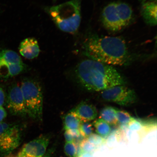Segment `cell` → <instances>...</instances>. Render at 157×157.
I'll return each instance as SVG.
<instances>
[{"label":"cell","mask_w":157,"mask_h":157,"mask_svg":"<svg viewBox=\"0 0 157 157\" xmlns=\"http://www.w3.org/2000/svg\"><path fill=\"white\" fill-rule=\"evenodd\" d=\"M82 50V53L90 59L111 66L128 65L136 58L124 39L120 37L90 33Z\"/></svg>","instance_id":"obj_1"},{"label":"cell","mask_w":157,"mask_h":157,"mask_svg":"<svg viewBox=\"0 0 157 157\" xmlns=\"http://www.w3.org/2000/svg\"><path fill=\"white\" fill-rule=\"evenodd\" d=\"M75 73L80 84L90 91L101 92L125 84L123 76L115 68L91 59L80 62L76 66Z\"/></svg>","instance_id":"obj_2"},{"label":"cell","mask_w":157,"mask_h":157,"mask_svg":"<svg viewBox=\"0 0 157 157\" xmlns=\"http://www.w3.org/2000/svg\"><path fill=\"white\" fill-rule=\"evenodd\" d=\"M82 0H71L48 9V12L56 26L63 32L74 34L81 22Z\"/></svg>","instance_id":"obj_3"},{"label":"cell","mask_w":157,"mask_h":157,"mask_svg":"<svg viewBox=\"0 0 157 157\" xmlns=\"http://www.w3.org/2000/svg\"><path fill=\"white\" fill-rule=\"evenodd\" d=\"M101 20L107 30L117 33L131 24L134 20V15L132 8L127 3L113 2L104 8Z\"/></svg>","instance_id":"obj_4"},{"label":"cell","mask_w":157,"mask_h":157,"mask_svg":"<svg viewBox=\"0 0 157 157\" xmlns=\"http://www.w3.org/2000/svg\"><path fill=\"white\" fill-rule=\"evenodd\" d=\"M27 115L32 118L40 120L42 117L43 97L40 84L35 80L26 79L21 86Z\"/></svg>","instance_id":"obj_5"},{"label":"cell","mask_w":157,"mask_h":157,"mask_svg":"<svg viewBox=\"0 0 157 157\" xmlns=\"http://www.w3.org/2000/svg\"><path fill=\"white\" fill-rule=\"evenodd\" d=\"M22 132L15 124L0 123V156L11 154L21 144Z\"/></svg>","instance_id":"obj_6"},{"label":"cell","mask_w":157,"mask_h":157,"mask_svg":"<svg viewBox=\"0 0 157 157\" xmlns=\"http://www.w3.org/2000/svg\"><path fill=\"white\" fill-rule=\"evenodd\" d=\"M101 96L104 101L124 106L131 105L137 101L134 91L124 85L115 86L101 91Z\"/></svg>","instance_id":"obj_7"},{"label":"cell","mask_w":157,"mask_h":157,"mask_svg":"<svg viewBox=\"0 0 157 157\" xmlns=\"http://www.w3.org/2000/svg\"><path fill=\"white\" fill-rule=\"evenodd\" d=\"M6 105L11 114L21 117L27 115L22 91L17 84L11 86L8 92Z\"/></svg>","instance_id":"obj_8"},{"label":"cell","mask_w":157,"mask_h":157,"mask_svg":"<svg viewBox=\"0 0 157 157\" xmlns=\"http://www.w3.org/2000/svg\"><path fill=\"white\" fill-rule=\"evenodd\" d=\"M50 139L41 135L25 144L16 154H10L4 157H42L46 152Z\"/></svg>","instance_id":"obj_9"},{"label":"cell","mask_w":157,"mask_h":157,"mask_svg":"<svg viewBox=\"0 0 157 157\" xmlns=\"http://www.w3.org/2000/svg\"><path fill=\"white\" fill-rule=\"evenodd\" d=\"M71 111L76 114L81 122H90L95 119L98 115L95 106L86 101L80 103Z\"/></svg>","instance_id":"obj_10"},{"label":"cell","mask_w":157,"mask_h":157,"mask_svg":"<svg viewBox=\"0 0 157 157\" xmlns=\"http://www.w3.org/2000/svg\"><path fill=\"white\" fill-rule=\"evenodd\" d=\"M19 50L21 56L28 59L37 57L40 52L38 41L34 38L25 39L20 44Z\"/></svg>","instance_id":"obj_11"},{"label":"cell","mask_w":157,"mask_h":157,"mask_svg":"<svg viewBox=\"0 0 157 157\" xmlns=\"http://www.w3.org/2000/svg\"><path fill=\"white\" fill-rule=\"evenodd\" d=\"M140 13L145 23L151 26L157 25L156 2L148 1L142 3Z\"/></svg>","instance_id":"obj_12"},{"label":"cell","mask_w":157,"mask_h":157,"mask_svg":"<svg viewBox=\"0 0 157 157\" xmlns=\"http://www.w3.org/2000/svg\"><path fill=\"white\" fill-rule=\"evenodd\" d=\"M25 68L24 63L12 64L0 61V77L8 78L16 76Z\"/></svg>","instance_id":"obj_13"},{"label":"cell","mask_w":157,"mask_h":157,"mask_svg":"<svg viewBox=\"0 0 157 157\" xmlns=\"http://www.w3.org/2000/svg\"><path fill=\"white\" fill-rule=\"evenodd\" d=\"M117 110L116 108L111 106L104 107L100 112L99 118L109 125H116L118 123L116 117Z\"/></svg>","instance_id":"obj_14"},{"label":"cell","mask_w":157,"mask_h":157,"mask_svg":"<svg viewBox=\"0 0 157 157\" xmlns=\"http://www.w3.org/2000/svg\"><path fill=\"white\" fill-rule=\"evenodd\" d=\"M0 61L12 64L24 63L21 57L16 52L9 50H1L0 52Z\"/></svg>","instance_id":"obj_15"},{"label":"cell","mask_w":157,"mask_h":157,"mask_svg":"<svg viewBox=\"0 0 157 157\" xmlns=\"http://www.w3.org/2000/svg\"><path fill=\"white\" fill-rule=\"evenodd\" d=\"M81 121L74 112L71 111L66 115L64 119V129L68 130L70 129H78Z\"/></svg>","instance_id":"obj_16"},{"label":"cell","mask_w":157,"mask_h":157,"mask_svg":"<svg viewBox=\"0 0 157 157\" xmlns=\"http://www.w3.org/2000/svg\"><path fill=\"white\" fill-rule=\"evenodd\" d=\"M93 125L97 134L103 138L108 136L110 133L111 128L109 124L101 119L94 121Z\"/></svg>","instance_id":"obj_17"},{"label":"cell","mask_w":157,"mask_h":157,"mask_svg":"<svg viewBox=\"0 0 157 157\" xmlns=\"http://www.w3.org/2000/svg\"><path fill=\"white\" fill-rule=\"evenodd\" d=\"M78 130L82 137L87 138L93 133V124L90 122H81Z\"/></svg>","instance_id":"obj_18"},{"label":"cell","mask_w":157,"mask_h":157,"mask_svg":"<svg viewBox=\"0 0 157 157\" xmlns=\"http://www.w3.org/2000/svg\"><path fill=\"white\" fill-rule=\"evenodd\" d=\"M116 117L118 122L122 125H127L132 119L127 112L117 109Z\"/></svg>","instance_id":"obj_19"},{"label":"cell","mask_w":157,"mask_h":157,"mask_svg":"<svg viewBox=\"0 0 157 157\" xmlns=\"http://www.w3.org/2000/svg\"><path fill=\"white\" fill-rule=\"evenodd\" d=\"M64 150L66 155L68 157L77 156L78 147L75 142H66L64 145Z\"/></svg>","instance_id":"obj_20"},{"label":"cell","mask_w":157,"mask_h":157,"mask_svg":"<svg viewBox=\"0 0 157 157\" xmlns=\"http://www.w3.org/2000/svg\"><path fill=\"white\" fill-rule=\"evenodd\" d=\"M79 148L82 152L92 153L96 150V146L90 143L87 138H85L80 142Z\"/></svg>","instance_id":"obj_21"},{"label":"cell","mask_w":157,"mask_h":157,"mask_svg":"<svg viewBox=\"0 0 157 157\" xmlns=\"http://www.w3.org/2000/svg\"><path fill=\"white\" fill-rule=\"evenodd\" d=\"M127 125L129 130L137 133L142 131L143 127L142 122L133 117Z\"/></svg>","instance_id":"obj_22"},{"label":"cell","mask_w":157,"mask_h":157,"mask_svg":"<svg viewBox=\"0 0 157 157\" xmlns=\"http://www.w3.org/2000/svg\"><path fill=\"white\" fill-rule=\"evenodd\" d=\"M90 143L95 146H101L105 142V139L96 133H93L87 138Z\"/></svg>","instance_id":"obj_23"},{"label":"cell","mask_w":157,"mask_h":157,"mask_svg":"<svg viewBox=\"0 0 157 157\" xmlns=\"http://www.w3.org/2000/svg\"><path fill=\"white\" fill-rule=\"evenodd\" d=\"M6 95L4 91L0 86V107H3L5 103Z\"/></svg>","instance_id":"obj_24"},{"label":"cell","mask_w":157,"mask_h":157,"mask_svg":"<svg viewBox=\"0 0 157 157\" xmlns=\"http://www.w3.org/2000/svg\"><path fill=\"white\" fill-rule=\"evenodd\" d=\"M64 137L67 143L74 142V139L72 135L67 130H66L64 133Z\"/></svg>","instance_id":"obj_25"},{"label":"cell","mask_w":157,"mask_h":157,"mask_svg":"<svg viewBox=\"0 0 157 157\" xmlns=\"http://www.w3.org/2000/svg\"><path fill=\"white\" fill-rule=\"evenodd\" d=\"M7 113L4 108L3 107H0V123L3 122L7 117Z\"/></svg>","instance_id":"obj_26"},{"label":"cell","mask_w":157,"mask_h":157,"mask_svg":"<svg viewBox=\"0 0 157 157\" xmlns=\"http://www.w3.org/2000/svg\"><path fill=\"white\" fill-rule=\"evenodd\" d=\"M56 148L54 147H52L50 149L47 151V152L45 153L44 155L42 157H51L52 155L54 153Z\"/></svg>","instance_id":"obj_27"},{"label":"cell","mask_w":157,"mask_h":157,"mask_svg":"<svg viewBox=\"0 0 157 157\" xmlns=\"http://www.w3.org/2000/svg\"><path fill=\"white\" fill-rule=\"evenodd\" d=\"M77 157H93L92 153L81 152L78 154Z\"/></svg>","instance_id":"obj_28"},{"label":"cell","mask_w":157,"mask_h":157,"mask_svg":"<svg viewBox=\"0 0 157 157\" xmlns=\"http://www.w3.org/2000/svg\"><path fill=\"white\" fill-rule=\"evenodd\" d=\"M139 1H140L142 3L145 2L147 1V0H139Z\"/></svg>","instance_id":"obj_29"},{"label":"cell","mask_w":157,"mask_h":157,"mask_svg":"<svg viewBox=\"0 0 157 157\" xmlns=\"http://www.w3.org/2000/svg\"><path fill=\"white\" fill-rule=\"evenodd\" d=\"M149 1L156 2V0H149Z\"/></svg>","instance_id":"obj_30"},{"label":"cell","mask_w":157,"mask_h":157,"mask_svg":"<svg viewBox=\"0 0 157 157\" xmlns=\"http://www.w3.org/2000/svg\"><path fill=\"white\" fill-rule=\"evenodd\" d=\"M1 48H0V52H1Z\"/></svg>","instance_id":"obj_31"},{"label":"cell","mask_w":157,"mask_h":157,"mask_svg":"<svg viewBox=\"0 0 157 157\" xmlns=\"http://www.w3.org/2000/svg\"><path fill=\"white\" fill-rule=\"evenodd\" d=\"M54 1H56V0H54Z\"/></svg>","instance_id":"obj_32"}]
</instances>
